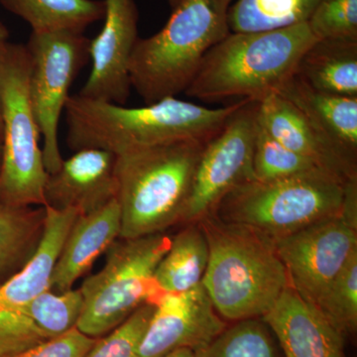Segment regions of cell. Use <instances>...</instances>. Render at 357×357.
I'll use <instances>...</instances> for the list:
<instances>
[{
  "mask_svg": "<svg viewBox=\"0 0 357 357\" xmlns=\"http://www.w3.org/2000/svg\"><path fill=\"white\" fill-rule=\"evenodd\" d=\"M241 102L208 109L170 96L146 107H126L77 93L65 105L67 142L74 152L100 149L117 156L177 141H208Z\"/></svg>",
  "mask_w": 357,
  "mask_h": 357,
  "instance_id": "cell-1",
  "label": "cell"
},
{
  "mask_svg": "<svg viewBox=\"0 0 357 357\" xmlns=\"http://www.w3.org/2000/svg\"><path fill=\"white\" fill-rule=\"evenodd\" d=\"M199 223L208 244L202 285L215 311L225 321L261 319L290 286L273 241L213 215Z\"/></svg>",
  "mask_w": 357,
  "mask_h": 357,
  "instance_id": "cell-2",
  "label": "cell"
},
{
  "mask_svg": "<svg viewBox=\"0 0 357 357\" xmlns=\"http://www.w3.org/2000/svg\"><path fill=\"white\" fill-rule=\"evenodd\" d=\"M317 40L307 23L268 31L230 32L206 53L185 93L208 102H259L287 83Z\"/></svg>",
  "mask_w": 357,
  "mask_h": 357,
  "instance_id": "cell-3",
  "label": "cell"
},
{
  "mask_svg": "<svg viewBox=\"0 0 357 357\" xmlns=\"http://www.w3.org/2000/svg\"><path fill=\"white\" fill-rule=\"evenodd\" d=\"M206 142L177 141L117 155L122 238L162 234L181 223Z\"/></svg>",
  "mask_w": 357,
  "mask_h": 357,
  "instance_id": "cell-4",
  "label": "cell"
},
{
  "mask_svg": "<svg viewBox=\"0 0 357 357\" xmlns=\"http://www.w3.org/2000/svg\"><path fill=\"white\" fill-rule=\"evenodd\" d=\"M231 1L182 0L159 32L137 40L129 79L147 105L185 93L206 53L229 34Z\"/></svg>",
  "mask_w": 357,
  "mask_h": 357,
  "instance_id": "cell-5",
  "label": "cell"
},
{
  "mask_svg": "<svg viewBox=\"0 0 357 357\" xmlns=\"http://www.w3.org/2000/svg\"><path fill=\"white\" fill-rule=\"evenodd\" d=\"M349 182L325 171L248 181L227 195L211 215L274 241L342 215Z\"/></svg>",
  "mask_w": 357,
  "mask_h": 357,
  "instance_id": "cell-6",
  "label": "cell"
},
{
  "mask_svg": "<svg viewBox=\"0 0 357 357\" xmlns=\"http://www.w3.org/2000/svg\"><path fill=\"white\" fill-rule=\"evenodd\" d=\"M170 243L171 237L165 232L117 238L105 252L102 269L79 288L83 307L77 330L91 337H102L138 307L151 303L160 294L155 270Z\"/></svg>",
  "mask_w": 357,
  "mask_h": 357,
  "instance_id": "cell-7",
  "label": "cell"
},
{
  "mask_svg": "<svg viewBox=\"0 0 357 357\" xmlns=\"http://www.w3.org/2000/svg\"><path fill=\"white\" fill-rule=\"evenodd\" d=\"M29 73L25 45L10 43L0 66V203L11 206H44L48 177L30 100Z\"/></svg>",
  "mask_w": 357,
  "mask_h": 357,
  "instance_id": "cell-8",
  "label": "cell"
},
{
  "mask_svg": "<svg viewBox=\"0 0 357 357\" xmlns=\"http://www.w3.org/2000/svg\"><path fill=\"white\" fill-rule=\"evenodd\" d=\"M25 46L30 61V100L43 138L45 168L52 174L64 160L59 146V122L70 86L89 62V39L84 33L32 32Z\"/></svg>",
  "mask_w": 357,
  "mask_h": 357,
  "instance_id": "cell-9",
  "label": "cell"
},
{
  "mask_svg": "<svg viewBox=\"0 0 357 357\" xmlns=\"http://www.w3.org/2000/svg\"><path fill=\"white\" fill-rule=\"evenodd\" d=\"M258 102L243 100L222 128L204 145L181 223L213 215L227 195L255 180L253 153Z\"/></svg>",
  "mask_w": 357,
  "mask_h": 357,
  "instance_id": "cell-10",
  "label": "cell"
},
{
  "mask_svg": "<svg viewBox=\"0 0 357 357\" xmlns=\"http://www.w3.org/2000/svg\"><path fill=\"white\" fill-rule=\"evenodd\" d=\"M272 241L291 287L314 304L356 252L357 225L340 215Z\"/></svg>",
  "mask_w": 357,
  "mask_h": 357,
  "instance_id": "cell-11",
  "label": "cell"
},
{
  "mask_svg": "<svg viewBox=\"0 0 357 357\" xmlns=\"http://www.w3.org/2000/svg\"><path fill=\"white\" fill-rule=\"evenodd\" d=\"M137 357H165L180 349L196 352L227 326L203 285L182 293H160Z\"/></svg>",
  "mask_w": 357,
  "mask_h": 357,
  "instance_id": "cell-12",
  "label": "cell"
},
{
  "mask_svg": "<svg viewBox=\"0 0 357 357\" xmlns=\"http://www.w3.org/2000/svg\"><path fill=\"white\" fill-rule=\"evenodd\" d=\"M105 23L89 40L91 74L79 95L123 105L130 96L128 66L138 38V10L134 0H105Z\"/></svg>",
  "mask_w": 357,
  "mask_h": 357,
  "instance_id": "cell-13",
  "label": "cell"
},
{
  "mask_svg": "<svg viewBox=\"0 0 357 357\" xmlns=\"http://www.w3.org/2000/svg\"><path fill=\"white\" fill-rule=\"evenodd\" d=\"M82 307L79 289L48 291L26 304L0 306V357L22 356L76 328Z\"/></svg>",
  "mask_w": 357,
  "mask_h": 357,
  "instance_id": "cell-14",
  "label": "cell"
},
{
  "mask_svg": "<svg viewBox=\"0 0 357 357\" xmlns=\"http://www.w3.org/2000/svg\"><path fill=\"white\" fill-rule=\"evenodd\" d=\"M116 156L100 149H83L63 160L56 172L48 174L44 206L57 211L76 210L86 215L116 199Z\"/></svg>",
  "mask_w": 357,
  "mask_h": 357,
  "instance_id": "cell-15",
  "label": "cell"
},
{
  "mask_svg": "<svg viewBox=\"0 0 357 357\" xmlns=\"http://www.w3.org/2000/svg\"><path fill=\"white\" fill-rule=\"evenodd\" d=\"M261 319L283 357H345L344 335L291 286Z\"/></svg>",
  "mask_w": 357,
  "mask_h": 357,
  "instance_id": "cell-16",
  "label": "cell"
},
{
  "mask_svg": "<svg viewBox=\"0 0 357 357\" xmlns=\"http://www.w3.org/2000/svg\"><path fill=\"white\" fill-rule=\"evenodd\" d=\"M258 123L274 139L342 180L357 178V165L340 153L297 107L278 93L258 102Z\"/></svg>",
  "mask_w": 357,
  "mask_h": 357,
  "instance_id": "cell-17",
  "label": "cell"
},
{
  "mask_svg": "<svg viewBox=\"0 0 357 357\" xmlns=\"http://www.w3.org/2000/svg\"><path fill=\"white\" fill-rule=\"evenodd\" d=\"M121 210L116 199L100 210L77 215L52 275V292L64 293L74 289L73 286L91 269L96 258L121 237Z\"/></svg>",
  "mask_w": 357,
  "mask_h": 357,
  "instance_id": "cell-18",
  "label": "cell"
},
{
  "mask_svg": "<svg viewBox=\"0 0 357 357\" xmlns=\"http://www.w3.org/2000/svg\"><path fill=\"white\" fill-rule=\"evenodd\" d=\"M44 208L41 238L24 266L0 285V306L26 304L51 291L52 275L70 227L79 213L76 210Z\"/></svg>",
  "mask_w": 357,
  "mask_h": 357,
  "instance_id": "cell-19",
  "label": "cell"
},
{
  "mask_svg": "<svg viewBox=\"0 0 357 357\" xmlns=\"http://www.w3.org/2000/svg\"><path fill=\"white\" fill-rule=\"evenodd\" d=\"M276 93L297 107L340 153L357 165V96L314 91L295 75Z\"/></svg>",
  "mask_w": 357,
  "mask_h": 357,
  "instance_id": "cell-20",
  "label": "cell"
},
{
  "mask_svg": "<svg viewBox=\"0 0 357 357\" xmlns=\"http://www.w3.org/2000/svg\"><path fill=\"white\" fill-rule=\"evenodd\" d=\"M295 76L314 91L357 96V41L317 40L301 58Z\"/></svg>",
  "mask_w": 357,
  "mask_h": 357,
  "instance_id": "cell-21",
  "label": "cell"
},
{
  "mask_svg": "<svg viewBox=\"0 0 357 357\" xmlns=\"http://www.w3.org/2000/svg\"><path fill=\"white\" fill-rule=\"evenodd\" d=\"M208 262V244L199 222L188 223L171 238L155 270L160 293H182L201 285Z\"/></svg>",
  "mask_w": 357,
  "mask_h": 357,
  "instance_id": "cell-22",
  "label": "cell"
},
{
  "mask_svg": "<svg viewBox=\"0 0 357 357\" xmlns=\"http://www.w3.org/2000/svg\"><path fill=\"white\" fill-rule=\"evenodd\" d=\"M9 13L22 18L32 32L84 33L103 20L105 0H0Z\"/></svg>",
  "mask_w": 357,
  "mask_h": 357,
  "instance_id": "cell-23",
  "label": "cell"
},
{
  "mask_svg": "<svg viewBox=\"0 0 357 357\" xmlns=\"http://www.w3.org/2000/svg\"><path fill=\"white\" fill-rule=\"evenodd\" d=\"M45 208L0 203V283L24 266L43 232Z\"/></svg>",
  "mask_w": 357,
  "mask_h": 357,
  "instance_id": "cell-24",
  "label": "cell"
},
{
  "mask_svg": "<svg viewBox=\"0 0 357 357\" xmlns=\"http://www.w3.org/2000/svg\"><path fill=\"white\" fill-rule=\"evenodd\" d=\"M321 0H237L230 6V32L268 31L309 22Z\"/></svg>",
  "mask_w": 357,
  "mask_h": 357,
  "instance_id": "cell-25",
  "label": "cell"
},
{
  "mask_svg": "<svg viewBox=\"0 0 357 357\" xmlns=\"http://www.w3.org/2000/svg\"><path fill=\"white\" fill-rule=\"evenodd\" d=\"M195 357H283L271 330L261 319H249L227 326Z\"/></svg>",
  "mask_w": 357,
  "mask_h": 357,
  "instance_id": "cell-26",
  "label": "cell"
},
{
  "mask_svg": "<svg viewBox=\"0 0 357 357\" xmlns=\"http://www.w3.org/2000/svg\"><path fill=\"white\" fill-rule=\"evenodd\" d=\"M314 305L344 337L356 332L357 251Z\"/></svg>",
  "mask_w": 357,
  "mask_h": 357,
  "instance_id": "cell-27",
  "label": "cell"
},
{
  "mask_svg": "<svg viewBox=\"0 0 357 357\" xmlns=\"http://www.w3.org/2000/svg\"><path fill=\"white\" fill-rule=\"evenodd\" d=\"M314 171L324 170L309 159L283 146L258 123L253 153L255 180H280Z\"/></svg>",
  "mask_w": 357,
  "mask_h": 357,
  "instance_id": "cell-28",
  "label": "cell"
},
{
  "mask_svg": "<svg viewBox=\"0 0 357 357\" xmlns=\"http://www.w3.org/2000/svg\"><path fill=\"white\" fill-rule=\"evenodd\" d=\"M154 306L145 303L114 331L98 337L84 357H137L138 349L146 332Z\"/></svg>",
  "mask_w": 357,
  "mask_h": 357,
  "instance_id": "cell-29",
  "label": "cell"
},
{
  "mask_svg": "<svg viewBox=\"0 0 357 357\" xmlns=\"http://www.w3.org/2000/svg\"><path fill=\"white\" fill-rule=\"evenodd\" d=\"M307 24L318 40L357 41V0H321Z\"/></svg>",
  "mask_w": 357,
  "mask_h": 357,
  "instance_id": "cell-30",
  "label": "cell"
},
{
  "mask_svg": "<svg viewBox=\"0 0 357 357\" xmlns=\"http://www.w3.org/2000/svg\"><path fill=\"white\" fill-rule=\"evenodd\" d=\"M98 338L89 337L73 328L57 337L47 340L20 357H84Z\"/></svg>",
  "mask_w": 357,
  "mask_h": 357,
  "instance_id": "cell-31",
  "label": "cell"
},
{
  "mask_svg": "<svg viewBox=\"0 0 357 357\" xmlns=\"http://www.w3.org/2000/svg\"><path fill=\"white\" fill-rule=\"evenodd\" d=\"M9 45H10V42H9V30L7 29L4 23L0 21V66H1L4 57H6ZM0 134L2 135L1 116H0Z\"/></svg>",
  "mask_w": 357,
  "mask_h": 357,
  "instance_id": "cell-32",
  "label": "cell"
},
{
  "mask_svg": "<svg viewBox=\"0 0 357 357\" xmlns=\"http://www.w3.org/2000/svg\"><path fill=\"white\" fill-rule=\"evenodd\" d=\"M165 357H195V352L190 349H180Z\"/></svg>",
  "mask_w": 357,
  "mask_h": 357,
  "instance_id": "cell-33",
  "label": "cell"
},
{
  "mask_svg": "<svg viewBox=\"0 0 357 357\" xmlns=\"http://www.w3.org/2000/svg\"><path fill=\"white\" fill-rule=\"evenodd\" d=\"M182 0H168L169 4H170L171 8L174 9L178 6Z\"/></svg>",
  "mask_w": 357,
  "mask_h": 357,
  "instance_id": "cell-34",
  "label": "cell"
},
{
  "mask_svg": "<svg viewBox=\"0 0 357 357\" xmlns=\"http://www.w3.org/2000/svg\"><path fill=\"white\" fill-rule=\"evenodd\" d=\"M2 161V135L0 134V167H1Z\"/></svg>",
  "mask_w": 357,
  "mask_h": 357,
  "instance_id": "cell-35",
  "label": "cell"
},
{
  "mask_svg": "<svg viewBox=\"0 0 357 357\" xmlns=\"http://www.w3.org/2000/svg\"><path fill=\"white\" fill-rule=\"evenodd\" d=\"M13 357H20V356H13Z\"/></svg>",
  "mask_w": 357,
  "mask_h": 357,
  "instance_id": "cell-36",
  "label": "cell"
},
{
  "mask_svg": "<svg viewBox=\"0 0 357 357\" xmlns=\"http://www.w3.org/2000/svg\"><path fill=\"white\" fill-rule=\"evenodd\" d=\"M0 285H1V283H0Z\"/></svg>",
  "mask_w": 357,
  "mask_h": 357,
  "instance_id": "cell-37",
  "label": "cell"
}]
</instances>
